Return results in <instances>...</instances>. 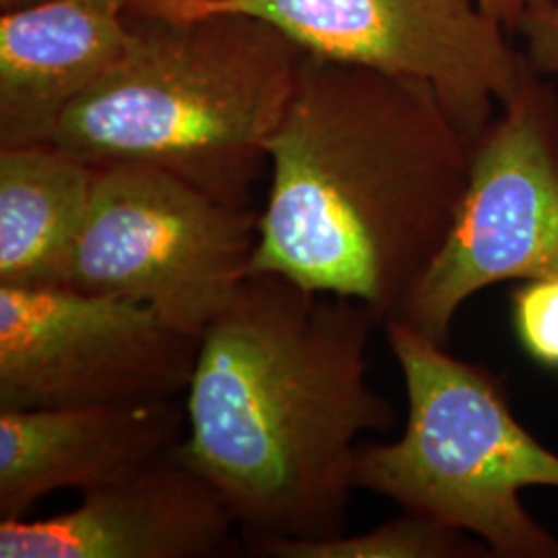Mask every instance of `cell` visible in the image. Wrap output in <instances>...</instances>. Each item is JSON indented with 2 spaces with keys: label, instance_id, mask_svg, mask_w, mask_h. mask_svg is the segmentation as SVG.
Wrapping results in <instances>:
<instances>
[{
  "label": "cell",
  "instance_id": "obj_14",
  "mask_svg": "<svg viewBox=\"0 0 558 558\" xmlns=\"http://www.w3.org/2000/svg\"><path fill=\"white\" fill-rule=\"evenodd\" d=\"M511 325L521 350L558 373V274L523 279L511 290Z\"/></svg>",
  "mask_w": 558,
  "mask_h": 558
},
{
  "label": "cell",
  "instance_id": "obj_5",
  "mask_svg": "<svg viewBox=\"0 0 558 558\" xmlns=\"http://www.w3.org/2000/svg\"><path fill=\"white\" fill-rule=\"evenodd\" d=\"M259 214L151 168H96L66 286L135 300L203 338L248 278Z\"/></svg>",
  "mask_w": 558,
  "mask_h": 558
},
{
  "label": "cell",
  "instance_id": "obj_7",
  "mask_svg": "<svg viewBox=\"0 0 558 558\" xmlns=\"http://www.w3.org/2000/svg\"><path fill=\"white\" fill-rule=\"evenodd\" d=\"M218 11L265 20L306 54L430 85L470 143L525 66L511 34L480 0H205L149 15Z\"/></svg>",
  "mask_w": 558,
  "mask_h": 558
},
{
  "label": "cell",
  "instance_id": "obj_6",
  "mask_svg": "<svg viewBox=\"0 0 558 558\" xmlns=\"http://www.w3.org/2000/svg\"><path fill=\"white\" fill-rule=\"evenodd\" d=\"M525 59L518 85L472 143L458 216L393 319L449 343L463 302L558 274V94Z\"/></svg>",
  "mask_w": 558,
  "mask_h": 558
},
{
  "label": "cell",
  "instance_id": "obj_8",
  "mask_svg": "<svg viewBox=\"0 0 558 558\" xmlns=\"http://www.w3.org/2000/svg\"><path fill=\"white\" fill-rule=\"evenodd\" d=\"M199 345L135 300L0 286V410L174 399Z\"/></svg>",
  "mask_w": 558,
  "mask_h": 558
},
{
  "label": "cell",
  "instance_id": "obj_13",
  "mask_svg": "<svg viewBox=\"0 0 558 558\" xmlns=\"http://www.w3.org/2000/svg\"><path fill=\"white\" fill-rule=\"evenodd\" d=\"M248 550L269 558H472L490 557L482 542L437 519L405 511L364 534L327 538H248Z\"/></svg>",
  "mask_w": 558,
  "mask_h": 558
},
{
  "label": "cell",
  "instance_id": "obj_1",
  "mask_svg": "<svg viewBox=\"0 0 558 558\" xmlns=\"http://www.w3.org/2000/svg\"><path fill=\"white\" fill-rule=\"evenodd\" d=\"M470 151L430 85L304 54L248 274L393 319L451 232Z\"/></svg>",
  "mask_w": 558,
  "mask_h": 558
},
{
  "label": "cell",
  "instance_id": "obj_9",
  "mask_svg": "<svg viewBox=\"0 0 558 558\" xmlns=\"http://www.w3.org/2000/svg\"><path fill=\"white\" fill-rule=\"evenodd\" d=\"M239 521L179 447L52 518L0 519V558H209Z\"/></svg>",
  "mask_w": 558,
  "mask_h": 558
},
{
  "label": "cell",
  "instance_id": "obj_10",
  "mask_svg": "<svg viewBox=\"0 0 558 558\" xmlns=\"http://www.w3.org/2000/svg\"><path fill=\"white\" fill-rule=\"evenodd\" d=\"M174 399L0 410V518L23 519L59 490L81 495L182 442Z\"/></svg>",
  "mask_w": 558,
  "mask_h": 558
},
{
  "label": "cell",
  "instance_id": "obj_12",
  "mask_svg": "<svg viewBox=\"0 0 558 558\" xmlns=\"http://www.w3.org/2000/svg\"><path fill=\"white\" fill-rule=\"evenodd\" d=\"M96 168L57 143L0 147V286H66Z\"/></svg>",
  "mask_w": 558,
  "mask_h": 558
},
{
  "label": "cell",
  "instance_id": "obj_18",
  "mask_svg": "<svg viewBox=\"0 0 558 558\" xmlns=\"http://www.w3.org/2000/svg\"><path fill=\"white\" fill-rule=\"evenodd\" d=\"M48 0H0V13H13V11H23L44 4Z\"/></svg>",
  "mask_w": 558,
  "mask_h": 558
},
{
  "label": "cell",
  "instance_id": "obj_11",
  "mask_svg": "<svg viewBox=\"0 0 558 558\" xmlns=\"http://www.w3.org/2000/svg\"><path fill=\"white\" fill-rule=\"evenodd\" d=\"M129 32V0L0 13V147L52 141L69 106L122 57Z\"/></svg>",
  "mask_w": 558,
  "mask_h": 558
},
{
  "label": "cell",
  "instance_id": "obj_4",
  "mask_svg": "<svg viewBox=\"0 0 558 558\" xmlns=\"http://www.w3.org/2000/svg\"><path fill=\"white\" fill-rule=\"evenodd\" d=\"M383 325L408 420L399 439L360 445L356 488L474 536L490 557L558 558L521 502L525 488H558V453L519 422L502 379L403 320Z\"/></svg>",
  "mask_w": 558,
  "mask_h": 558
},
{
  "label": "cell",
  "instance_id": "obj_15",
  "mask_svg": "<svg viewBox=\"0 0 558 558\" xmlns=\"http://www.w3.org/2000/svg\"><path fill=\"white\" fill-rule=\"evenodd\" d=\"M523 57L539 75H558V0L532 9L521 23Z\"/></svg>",
  "mask_w": 558,
  "mask_h": 558
},
{
  "label": "cell",
  "instance_id": "obj_17",
  "mask_svg": "<svg viewBox=\"0 0 558 558\" xmlns=\"http://www.w3.org/2000/svg\"><path fill=\"white\" fill-rule=\"evenodd\" d=\"M182 2H205V0H129V13H158L166 7Z\"/></svg>",
  "mask_w": 558,
  "mask_h": 558
},
{
  "label": "cell",
  "instance_id": "obj_3",
  "mask_svg": "<svg viewBox=\"0 0 558 558\" xmlns=\"http://www.w3.org/2000/svg\"><path fill=\"white\" fill-rule=\"evenodd\" d=\"M114 66L62 114L52 143L94 168L140 166L251 207L304 50L246 13H129Z\"/></svg>",
  "mask_w": 558,
  "mask_h": 558
},
{
  "label": "cell",
  "instance_id": "obj_2",
  "mask_svg": "<svg viewBox=\"0 0 558 558\" xmlns=\"http://www.w3.org/2000/svg\"><path fill=\"white\" fill-rule=\"evenodd\" d=\"M366 304L248 274L201 338L180 456L248 538L345 532L359 439L396 424L368 385Z\"/></svg>",
  "mask_w": 558,
  "mask_h": 558
},
{
  "label": "cell",
  "instance_id": "obj_16",
  "mask_svg": "<svg viewBox=\"0 0 558 558\" xmlns=\"http://www.w3.org/2000/svg\"><path fill=\"white\" fill-rule=\"evenodd\" d=\"M548 0H480L482 9L493 17L499 21L500 25L513 36L518 34L519 23L521 20L539 4H544Z\"/></svg>",
  "mask_w": 558,
  "mask_h": 558
}]
</instances>
